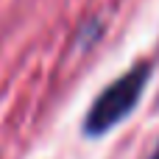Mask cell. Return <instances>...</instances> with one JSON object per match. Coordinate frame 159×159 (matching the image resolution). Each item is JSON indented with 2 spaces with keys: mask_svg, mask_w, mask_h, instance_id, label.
Segmentation results:
<instances>
[{
  "mask_svg": "<svg viewBox=\"0 0 159 159\" xmlns=\"http://www.w3.org/2000/svg\"><path fill=\"white\" fill-rule=\"evenodd\" d=\"M148 75H151L148 64H134L126 75L112 81L101 92V98L89 106L87 120H84V131L89 137H101L109 129H115L120 120H126L131 115V109L137 106V101L148 84Z\"/></svg>",
  "mask_w": 159,
  "mask_h": 159,
  "instance_id": "obj_1",
  "label": "cell"
},
{
  "mask_svg": "<svg viewBox=\"0 0 159 159\" xmlns=\"http://www.w3.org/2000/svg\"><path fill=\"white\" fill-rule=\"evenodd\" d=\"M151 159H159V145H157V151H154V157H151Z\"/></svg>",
  "mask_w": 159,
  "mask_h": 159,
  "instance_id": "obj_2",
  "label": "cell"
}]
</instances>
